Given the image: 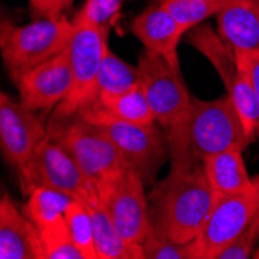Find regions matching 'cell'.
<instances>
[{"label":"cell","mask_w":259,"mask_h":259,"mask_svg":"<svg viewBox=\"0 0 259 259\" xmlns=\"http://www.w3.org/2000/svg\"><path fill=\"white\" fill-rule=\"evenodd\" d=\"M214 199L199 163L188 169H171L151 191V230L180 244L191 242L200 234Z\"/></svg>","instance_id":"cell-1"},{"label":"cell","mask_w":259,"mask_h":259,"mask_svg":"<svg viewBox=\"0 0 259 259\" xmlns=\"http://www.w3.org/2000/svg\"><path fill=\"white\" fill-rule=\"evenodd\" d=\"M140 85L152 109L155 121L166 131L171 169L193 168L197 161L190 148L191 100L183 75L160 55L145 50L138 58Z\"/></svg>","instance_id":"cell-2"},{"label":"cell","mask_w":259,"mask_h":259,"mask_svg":"<svg viewBox=\"0 0 259 259\" xmlns=\"http://www.w3.org/2000/svg\"><path fill=\"white\" fill-rule=\"evenodd\" d=\"M72 31L73 22L65 17L36 19L20 27L4 20L2 56L11 79L65 52Z\"/></svg>","instance_id":"cell-3"},{"label":"cell","mask_w":259,"mask_h":259,"mask_svg":"<svg viewBox=\"0 0 259 259\" xmlns=\"http://www.w3.org/2000/svg\"><path fill=\"white\" fill-rule=\"evenodd\" d=\"M47 129L49 135L61 141L72 154L92 185L97 186L127 168L106 131L81 115L61 120L52 118V124Z\"/></svg>","instance_id":"cell-4"},{"label":"cell","mask_w":259,"mask_h":259,"mask_svg":"<svg viewBox=\"0 0 259 259\" xmlns=\"http://www.w3.org/2000/svg\"><path fill=\"white\" fill-rule=\"evenodd\" d=\"M107 39L109 30L85 22H73V31L65 49L73 85L70 95L56 107L55 120L73 116L97 101V79L109 50Z\"/></svg>","instance_id":"cell-5"},{"label":"cell","mask_w":259,"mask_h":259,"mask_svg":"<svg viewBox=\"0 0 259 259\" xmlns=\"http://www.w3.org/2000/svg\"><path fill=\"white\" fill-rule=\"evenodd\" d=\"M82 118L100 124L120 151L126 166L145 182H154L155 172L166 158V145L161 131L152 124H135L115 120L92 104L81 110Z\"/></svg>","instance_id":"cell-6"},{"label":"cell","mask_w":259,"mask_h":259,"mask_svg":"<svg viewBox=\"0 0 259 259\" xmlns=\"http://www.w3.org/2000/svg\"><path fill=\"white\" fill-rule=\"evenodd\" d=\"M248 145L250 141L228 93L211 101L193 97L190 148L196 161L228 149L244 151Z\"/></svg>","instance_id":"cell-7"},{"label":"cell","mask_w":259,"mask_h":259,"mask_svg":"<svg viewBox=\"0 0 259 259\" xmlns=\"http://www.w3.org/2000/svg\"><path fill=\"white\" fill-rule=\"evenodd\" d=\"M95 188L121 238L129 244H143L151 231L149 199L145 193V180L135 171L126 168L118 176Z\"/></svg>","instance_id":"cell-8"},{"label":"cell","mask_w":259,"mask_h":259,"mask_svg":"<svg viewBox=\"0 0 259 259\" xmlns=\"http://www.w3.org/2000/svg\"><path fill=\"white\" fill-rule=\"evenodd\" d=\"M257 209L256 186L250 191L216 196L203 228L194 239L199 259H218L219 253L253 222Z\"/></svg>","instance_id":"cell-9"},{"label":"cell","mask_w":259,"mask_h":259,"mask_svg":"<svg viewBox=\"0 0 259 259\" xmlns=\"http://www.w3.org/2000/svg\"><path fill=\"white\" fill-rule=\"evenodd\" d=\"M19 174L20 188L27 196L36 186H50L81 199L92 185L67 148L47 134L30 163Z\"/></svg>","instance_id":"cell-10"},{"label":"cell","mask_w":259,"mask_h":259,"mask_svg":"<svg viewBox=\"0 0 259 259\" xmlns=\"http://www.w3.org/2000/svg\"><path fill=\"white\" fill-rule=\"evenodd\" d=\"M36 110L7 93L0 97V148L5 160L20 172L49 134Z\"/></svg>","instance_id":"cell-11"},{"label":"cell","mask_w":259,"mask_h":259,"mask_svg":"<svg viewBox=\"0 0 259 259\" xmlns=\"http://www.w3.org/2000/svg\"><path fill=\"white\" fill-rule=\"evenodd\" d=\"M20 101L33 110L58 107L72 92L73 75L67 53L45 61L14 79Z\"/></svg>","instance_id":"cell-12"},{"label":"cell","mask_w":259,"mask_h":259,"mask_svg":"<svg viewBox=\"0 0 259 259\" xmlns=\"http://www.w3.org/2000/svg\"><path fill=\"white\" fill-rule=\"evenodd\" d=\"M131 30L145 45V50L160 55L176 72L182 73L177 49L185 31L160 2L140 13L134 19Z\"/></svg>","instance_id":"cell-13"},{"label":"cell","mask_w":259,"mask_h":259,"mask_svg":"<svg viewBox=\"0 0 259 259\" xmlns=\"http://www.w3.org/2000/svg\"><path fill=\"white\" fill-rule=\"evenodd\" d=\"M0 257L44 259L39 228L5 193L0 197Z\"/></svg>","instance_id":"cell-14"},{"label":"cell","mask_w":259,"mask_h":259,"mask_svg":"<svg viewBox=\"0 0 259 259\" xmlns=\"http://www.w3.org/2000/svg\"><path fill=\"white\" fill-rule=\"evenodd\" d=\"M218 33L233 50H259V0H225Z\"/></svg>","instance_id":"cell-15"},{"label":"cell","mask_w":259,"mask_h":259,"mask_svg":"<svg viewBox=\"0 0 259 259\" xmlns=\"http://www.w3.org/2000/svg\"><path fill=\"white\" fill-rule=\"evenodd\" d=\"M81 200L85 203L92 218L98 259H145L143 247L126 242L115 228L95 186L90 185Z\"/></svg>","instance_id":"cell-16"},{"label":"cell","mask_w":259,"mask_h":259,"mask_svg":"<svg viewBox=\"0 0 259 259\" xmlns=\"http://www.w3.org/2000/svg\"><path fill=\"white\" fill-rule=\"evenodd\" d=\"M202 168L216 196L254 190L242 157V149H228L202 160Z\"/></svg>","instance_id":"cell-17"},{"label":"cell","mask_w":259,"mask_h":259,"mask_svg":"<svg viewBox=\"0 0 259 259\" xmlns=\"http://www.w3.org/2000/svg\"><path fill=\"white\" fill-rule=\"evenodd\" d=\"M188 42L209 61L221 76L225 89L230 90L239 76V68L234 50L222 39V36L214 33L211 27L200 23L188 31Z\"/></svg>","instance_id":"cell-18"},{"label":"cell","mask_w":259,"mask_h":259,"mask_svg":"<svg viewBox=\"0 0 259 259\" xmlns=\"http://www.w3.org/2000/svg\"><path fill=\"white\" fill-rule=\"evenodd\" d=\"M106 115L115 120H121L126 123L135 124H152L155 123V116L146 100V95L141 85H135L131 90H126L118 95L100 97L95 103ZM92 106V104H90Z\"/></svg>","instance_id":"cell-19"},{"label":"cell","mask_w":259,"mask_h":259,"mask_svg":"<svg viewBox=\"0 0 259 259\" xmlns=\"http://www.w3.org/2000/svg\"><path fill=\"white\" fill-rule=\"evenodd\" d=\"M75 197L50 186H36L28 194L25 214L40 230L53 222L64 219V214Z\"/></svg>","instance_id":"cell-20"},{"label":"cell","mask_w":259,"mask_h":259,"mask_svg":"<svg viewBox=\"0 0 259 259\" xmlns=\"http://www.w3.org/2000/svg\"><path fill=\"white\" fill-rule=\"evenodd\" d=\"M138 84V67L131 65L113 52L107 50L97 79V100L100 97L118 95Z\"/></svg>","instance_id":"cell-21"},{"label":"cell","mask_w":259,"mask_h":259,"mask_svg":"<svg viewBox=\"0 0 259 259\" xmlns=\"http://www.w3.org/2000/svg\"><path fill=\"white\" fill-rule=\"evenodd\" d=\"M227 93L230 95L233 106L239 115L244 132L251 143L257 137V131H259V101L256 93L251 84L248 82V79L241 72L236 82L231 85L230 90H227Z\"/></svg>","instance_id":"cell-22"},{"label":"cell","mask_w":259,"mask_h":259,"mask_svg":"<svg viewBox=\"0 0 259 259\" xmlns=\"http://www.w3.org/2000/svg\"><path fill=\"white\" fill-rule=\"evenodd\" d=\"M64 219L70 236H72L75 245L84 254V257L98 259L97 248H95V238H93L92 218L85 203L81 199H73L65 211Z\"/></svg>","instance_id":"cell-23"},{"label":"cell","mask_w":259,"mask_h":259,"mask_svg":"<svg viewBox=\"0 0 259 259\" xmlns=\"http://www.w3.org/2000/svg\"><path fill=\"white\" fill-rule=\"evenodd\" d=\"M177 20L185 34L221 11L224 4L211 0H158Z\"/></svg>","instance_id":"cell-24"},{"label":"cell","mask_w":259,"mask_h":259,"mask_svg":"<svg viewBox=\"0 0 259 259\" xmlns=\"http://www.w3.org/2000/svg\"><path fill=\"white\" fill-rule=\"evenodd\" d=\"M39 233L44 259H85L70 236L65 219L40 228Z\"/></svg>","instance_id":"cell-25"},{"label":"cell","mask_w":259,"mask_h":259,"mask_svg":"<svg viewBox=\"0 0 259 259\" xmlns=\"http://www.w3.org/2000/svg\"><path fill=\"white\" fill-rule=\"evenodd\" d=\"M145 259H199L194 241L180 244L151 230L141 244Z\"/></svg>","instance_id":"cell-26"},{"label":"cell","mask_w":259,"mask_h":259,"mask_svg":"<svg viewBox=\"0 0 259 259\" xmlns=\"http://www.w3.org/2000/svg\"><path fill=\"white\" fill-rule=\"evenodd\" d=\"M123 0H85L82 10L73 22H85L106 30H110L115 17L118 16Z\"/></svg>","instance_id":"cell-27"},{"label":"cell","mask_w":259,"mask_h":259,"mask_svg":"<svg viewBox=\"0 0 259 259\" xmlns=\"http://www.w3.org/2000/svg\"><path fill=\"white\" fill-rule=\"evenodd\" d=\"M259 242V216L228 245L224 251L219 253L218 259H248L254 253V247Z\"/></svg>","instance_id":"cell-28"},{"label":"cell","mask_w":259,"mask_h":259,"mask_svg":"<svg viewBox=\"0 0 259 259\" xmlns=\"http://www.w3.org/2000/svg\"><path fill=\"white\" fill-rule=\"evenodd\" d=\"M239 72L251 84L259 101V50H234Z\"/></svg>","instance_id":"cell-29"},{"label":"cell","mask_w":259,"mask_h":259,"mask_svg":"<svg viewBox=\"0 0 259 259\" xmlns=\"http://www.w3.org/2000/svg\"><path fill=\"white\" fill-rule=\"evenodd\" d=\"M30 8L36 19L45 17H61L56 13L55 0H30Z\"/></svg>","instance_id":"cell-30"},{"label":"cell","mask_w":259,"mask_h":259,"mask_svg":"<svg viewBox=\"0 0 259 259\" xmlns=\"http://www.w3.org/2000/svg\"><path fill=\"white\" fill-rule=\"evenodd\" d=\"M72 4H73V0H55V7H56L58 16H61V13H62L64 10H67Z\"/></svg>","instance_id":"cell-31"},{"label":"cell","mask_w":259,"mask_h":259,"mask_svg":"<svg viewBox=\"0 0 259 259\" xmlns=\"http://www.w3.org/2000/svg\"><path fill=\"white\" fill-rule=\"evenodd\" d=\"M257 138H259V131H257ZM254 186H256V193H257V197H259V176L254 179ZM257 216H259V209H257Z\"/></svg>","instance_id":"cell-32"},{"label":"cell","mask_w":259,"mask_h":259,"mask_svg":"<svg viewBox=\"0 0 259 259\" xmlns=\"http://www.w3.org/2000/svg\"><path fill=\"white\" fill-rule=\"evenodd\" d=\"M251 257L259 259V247H256V248H254V253H253V256H251Z\"/></svg>","instance_id":"cell-33"},{"label":"cell","mask_w":259,"mask_h":259,"mask_svg":"<svg viewBox=\"0 0 259 259\" xmlns=\"http://www.w3.org/2000/svg\"><path fill=\"white\" fill-rule=\"evenodd\" d=\"M211 2H221V4H224L225 0H211Z\"/></svg>","instance_id":"cell-34"}]
</instances>
